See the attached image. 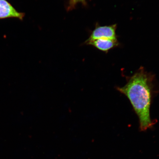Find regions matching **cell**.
I'll return each mask as SVG.
<instances>
[{
    "label": "cell",
    "mask_w": 159,
    "mask_h": 159,
    "mask_svg": "<svg viewBox=\"0 0 159 159\" xmlns=\"http://www.w3.org/2000/svg\"><path fill=\"white\" fill-rule=\"evenodd\" d=\"M155 76L142 67L127 80L125 86L117 87L126 95L138 117L140 130L145 131L155 124L151 119L150 110L155 91Z\"/></svg>",
    "instance_id": "6da1fadb"
},
{
    "label": "cell",
    "mask_w": 159,
    "mask_h": 159,
    "mask_svg": "<svg viewBox=\"0 0 159 159\" xmlns=\"http://www.w3.org/2000/svg\"><path fill=\"white\" fill-rule=\"evenodd\" d=\"M116 24L105 26L97 25L89 38L85 42V43L87 44L91 41L101 39H117L116 33Z\"/></svg>",
    "instance_id": "7a4b0ae2"
},
{
    "label": "cell",
    "mask_w": 159,
    "mask_h": 159,
    "mask_svg": "<svg viewBox=\"0 0 159 159\" xmlns=\"http://www.w3.org/2000/svg\"><path fill=\"white\" fill-rule=\"evenodd\" d=\"M25 13L19 12L7 0H0V19L13 18L22 20Z\"/></svg>",
    "instance_id": "3957f363"
},
{
    "label": "cell",
    "mask_w": 159,
    "mask_h": 159,
    "mask_svg": "<svg viewBox=\"0 0 159 159\" xmlns=\"http://www.w3.org/2000/svg\"><path fill=\"white\" fill-rule=\"evenodd\" d=\"M87 44L93 46L96 48L104 52H108L111 49L120 45L118 39H101L90 42Z\"/></svg>",
    "instance_id": "277c9868"
},
{
    "label": "cell",
    "mask_w": 159,
    "mask_h": 159,
    "mask_svg": "<svg viewBox=\"0 0 159 159\" xmlns=\"http://www.w3.org/2000/svg\"><path fill=\"white\" fill-rule=\"evenodd\" d=\"M79 3H81L84 6L87 4L86 0H69L67 9L71 10L74 9L75 6Z\"/></svg>",
    "instance_id": "5b68a950"
}]
</instances>
